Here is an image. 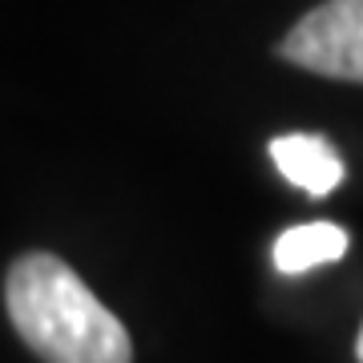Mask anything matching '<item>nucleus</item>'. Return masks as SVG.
I'll list each match as a JSON object with an SVG mask.
<instances>
[{
	"instance_id": "f257e3e1",
	"label": "nucleus",
	"mask_w": 363,
	"mask_h": 363,
	"mask_svg": "<svg viewBox=\"0 0 363 363\" xmlns=\"http://www.w3.org/2000/svg\"><path fill=\"white\" fill-rule=\"evenodd\" d=\"M4 303L16 335L45 363H133L121 319L57 255L16 259Z\"/></svg>"
},
{
	"instance_id": "f03ea898",
	"label": "nucleus",
	"mask_w": 363,
	"mask_h": 363,
	"mask_svg": "<svg viewBox=\"0 0 363 363\" xmlns=\"http://www.w3.org/2000/svg\"><path fill=\"white\" fill-rule=\"evenodd\" d=\"M279 57L319 77L363 85V0H323L279 40Z\"/></svg>"
},
{
	"instance_id": "7ed1b4c3",
	"label": "nucleus",
	"mask_w": 363,
	"mask_h": 363,
	"mask_svg": "<svg viewBox=\"0 0 363 363\" xmlns=\"http://www.w3.org/2000/svg\"><path fill=\"white\" fill-rule=\"evenodd\" d=\"M271 162L291 186L311 198H327L343 182V157L319 133H279L271 142Z\"/></svg>"
},
{
	"instance_id": "20e7f679",
	"label": "nucleus",
	"mask_w": 363,
	"mask_h": 363,
	"mask_svg": "<svg viewBox=\"0 0 363 363\" xmlns=\"http://www.w3.org/2000/svg\"><path fill=\"white\" fill-rule=\"evenodd\" d=\"M347 255V230L335 222H303L274 238V271L279 274H307L323 262Z\"/></svg>"
},
{
	"instance_id": "39448f33",
	"label": "nucleus",
	"mask_w": 363,
	"mask_h": 363,
	"mask_svg": "<svg viewBox=\"0 0 363 363\" xmlns=\"http://www.w3.org/2000/svg\"><path fill=\"white\" fill-rule=\"evenodd\" d=\"M355 359L363 363V327H359V335H355Z\"/></svg>"
}]
</instances>
